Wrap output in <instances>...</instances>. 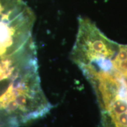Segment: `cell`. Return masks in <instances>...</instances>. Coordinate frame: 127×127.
I'll return each mask as SVG.
<instances>
[]
</instances>
